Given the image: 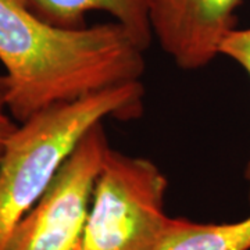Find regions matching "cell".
Returning <instances> with one entry per match:
<instances>
[{"instance_id": "9c48e42d", "label": "cell", "mask_w": 250, "mask_h": 250, "mask_svg": "<svg viewBox=\"0 0 250 250\" xmlns=\"http://www.w3.org/2000/svg\"><path fill=\"white\" fill-rule=\"evenodd\" d=\"M17 126L18 123L10 113L6 96H4V90L0 82V160H1V156L6 149V145L9 142L10 136L17 129Z\"/></svg>"}, {"instance_id": "6da1fadb", "label": "cell", "mask_w": 250, "mask_h": 250, "mask_svg": "<svg viewBox=\"0 0 250 250\" xmlns=\"http://www.w3.org/2000/svg\"><path fill=\"white\" fill-rule=\"evenodd\" d=\"M0 62L18 124L54 104L138 82L146 68L145 50L116 21L62 29L38 17L28 0H0Z\"/></svg>"}, {"instance_id": "5b68a950", "label": "cell", "mask_w": 250, "mask_h": 250, "mask_svg": "<svg viewBox=\"0 0 250 250\" xmlns=\"http://www.w3.org/2000/svg\"><path fill=\"white\" fill-rule=\"evenodd\" d=\"M242 0H150L153 36L182 70H199L220 54L236 25Z\"/></svg>"}, {"instance_id": "8992f818", "label": "cell", "mask_w": 250, "mask_h": 250, "mask_svg": "<svg viewBox=\"0 0 250 250\" xmlns=\"http://www.w3.org/2000/svg\"><path fill=\"white\" fill-rule=\"evenodd\" d=\"M28 4L38 17L53 27L85 28L86 13L99 10L116 18L145 52L153 39L150 0H28Z\"/></svg>"}, {"instance_id": "52a82bcc", "label": "cell", "mask_w": 250, "mask_h": 250, "mask_svg": "<svg viewBox=\"0 0 250 250\" xmlns=\"http://www.w3.org/2000/svg\"><path fill=\"white\" fill-rule=\"evenodd\" d=\"M156 250H250V215L224 224L170 218Z\"/></svg>"}, {"instance_id": "7a4b0ae2", "label": "cell", "mask_w": 250, "mask_h": 250, "mask_svg": "<svg viewBox=\"0 0 250 250\" xmlns=\"http://www.w3.org/2000/svg\"><path fill=\"white\" fill-rule=\"evenodd\" d=\"M141 81L45 108L20 123L0 160V250L93 125L142 114Z\"/></svg>"}, {"instance_id": "3957f363", "label": "cell", "mask_w": 250, "mask_h": 250, "mask_svg": "<svg viewBox=\"0 0 250 250\" xmlns=\"http://www.w3.org/2000/svg\"><path fill=\"white\" fill-rule=\"evenodd\" d=\"M168 182L145 157L110 149L99 172L78 250H156L171 217Z\"/></svg>"}, {"instance_id": "ba28073f", "label": "cell", "mask_w": 250, "mask_h": 250, "mask_svg": "<svg viewBox=\"0 0 250 250\" xmlns=\"http://www.w3.org/2000/svg\"><path fill=\"white\" fill-rule=\"evenodd\" d=\"M220 54H224L233 62H236L250 77V28L246 29H232L224 38L220 46ZM245 177L249 184V202H250V161L246 168Z\"/></svg>"}, {"instance_id": "277c9868", "label": "cell", "mask_w": 250, "mask_h": 250, "mask_svg": "<svg viewBox=\"0 0 250 250\" xmlns=\"http://www.w3.org/2000/svg\"><path fill=\"white\" fill-rule=\"evenodd\" d=\"M110 149L103 123L93 125L18 224L6 250H78Z\"/></svg>"}]
</instances>
